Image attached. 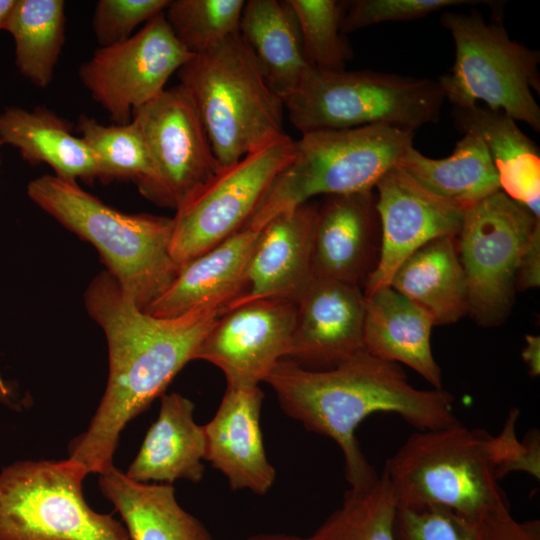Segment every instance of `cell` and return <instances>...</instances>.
I'll return each instance as SVG.
<instances>
[{"mask_svg":"<svg viewBox=\"0 0 540 540\" xmlns=\"http://www.w3.org/2000/svg\"><path fill=\"white\" fill-rule=\"evenodd\" d=\"M239 34L257 59L270 87L284 99L310 67L298 25L287 0H248Z\"/></svg>","mask_w":540,"mask_h":540,"instance_id":"cell-27","label":"cell"},{"mask_svg":"<svg viewBox=\"0 0 540 540\" xmlns=\"http://www.w3.org/2000/svg\"><path fill=\"white\" fill-rule=\"evenodd\" d=\"M422 186L464 211L501 190L498 173L483 140L465 133L453 153L442 159L410 146L398 165Z\"/></svg>","mask_w":540,"mask_h":540,"instance_id":"cell-28","label":"cell"},{"mask_svg":"<svg viewBox=\"0 0 540 540\" xmlns=\"http://www.w3.org/2000/svg\"><path fill=\"white\" fill-rule=\"evenodd\" d=\"M493 438L459 421L410 435L382 471L396 506H442L480 521L510 510L496 474Z\"/></svg>","mask_w":540,"mask_h":540,"instance_id":"cell-4","label":"cell"},{"mask_svg":"<svg viewBox=\"0 0 540 540\" xmlns=\"http://www.w3.org/2000/svg\"><path fill=\"white\" fill-rule=\"evenodd\" d=\"M431 316L390 286L365 297L364 349L382 360L402 363L435 389L442 372L431 349Z\"/></svg>","mask_w":540,"mask_h":540,"instance_id":"cell-21","label":"cell"},{"mask_svg":"<svg viewBox=\"0 0 540 540\" xmlns=\"http://www.w3.org/2000/svg\"><path fill=\"white\" fill-rule=\"evenodd\" d=\"M295 155L287 134L219 169L178 207L170 252L178 268L243 229L277 176Z\"/></svg>","mask_w":540,"mask_h":540,"instance_id":"cell-11","label":"cell"},{"mask_svg":"<svg viewBox=\"0 0 540 540\" xmlns=\"http://www.w3.org/2000/svg\"><path fill=\"white\" fill-rule=\"evenodd\" d=\"M16 0H0V30H4Z\"/></svg>","mask_w":540,"mask_h":540,"instance_id":"cell-42","label":"cell"},{"mask_svg":"<svg viewBox=\"0 0 540 540\" xmlns=\"http://www.w3.org/2000/svg\"><path fill=\"white\" fill-rule=\"evenodd\" d=\"M376 209L380 223L377 264L364 284V296L389 286L402 262L426 243L458 236L464 210L422 186L400 167L377 182Z\"/></svg>","mask_w":540,"mask_h":540,"instance_id":"cell-15","label":"cell"},{"mask_svg":"<svg viewBox=\"0 0 540 540\" xmlns=\"http://www.w3.org/2000/svg\"><path fill=\"white\" fill-rule=\"evenodd\" d=\"M389 286L425 310L434 325H448L468 314V287L457 236L436 238L407 257Z\"/></svg>","mask_w":540,"mask_h":540,"instance_id":"cell-26","label":"cell"},{"mask_svg":"<svg viewBox=\"0 0 540 540\" xmlns=\"http://www.w3.org/2000/svg\"><path fill=\"white\" fill-rule=\"evenodd\" d=\"M540 284V223L532 231L523 250L517 276L516 289L527 290Z\"/></svg>","mask_w":540,"mask_h":540,"instance_id":"cell-39","label":"cell"},{"mask_svg":"<svg viewBox=\"0 0 540 540\" xmlns=\"http://www.w3.org/2000/svg\"><path fill=\"white\" fill-rule=\"evenodd\" d=\"M2 146H3V143L0 140V169H1V148H2Z\"/></svg>","mask_w":540,"mask_h":540,"instance_id":"cell-44","label":"cell"},{"mask_svg":"<svg viewBox=\"0 0 540 540\" xmlns=\"http://www.w3.org/2000/svg\"><path fill=\"white\" fill-rule=\"evenodd\" d=\"M156 175L152 200L177 209L209 182L219 167L199 112L180 84L134 111Z\"/></svg>","mask_w":540,"mask_h":540,"instance_id":"cell-13","label":"cell"},{"mask_svg":"<svg viewBox=\"0 0 540 540\" xmlns=\"http://www.w3.org/2000/svg\"><path fill=\"white\" fill-rule=\"evenodd\" d=\"M484 522L487 540H540V521L519 522L512 517L510 510L495 513Z\"/></svg>","mask_w":540,"mask_h":540,"instance_id":"cell-38","label":"cell"},{"mask_svg":"<svg viewBox=\"0 0 540 540\" xmlns=\"http://www.w3.org/2000/svg\"><path fill=\"white\" fill-rule=\"evenodd\" d=\"M440 20L455 45L453 66L437 80L444 99L454 108L482 102L539 132L540 107L532 94L540 92L539 51L512 40L476 10L446 12Z\"/></svg>","mask_w":540,"mask_h":540,"instance_id":"cell-8","label":"cell"},{"mask_svg":"<svg viewBox=\"0 0 540 540\" xmlns=\"http://www.w3.org/2000/svg\"><path fill=\"white\" fill-rule=\"evenodd\" d=\"M89 316L104 332L109 359L105 392L85 432L69 447L71 459L88 473L113 465L119 436L129 421L162 396L191 360L223 308H197L176 317H155L140 309L106 271L84 292Z\"/></svg>","mask_w":540,"mask_h":540,"instance_id":"cell-1","label":"cell"},{"mask_svg":"<svg viewBox=\"0 0 540 540\" xmlns=\"http://www.w3.org/2000/svg\"><path fill=\"white\" fill-rule=\"evenodd\" d=\"M318 207L309 201L303 203L273 217L259 231L247 267L245 290L227 310L259 299L297 303L314 278Z\"/></svg>","mask_w":540,"mask_h":540,"instance_id":"cell-17","label":"cell"},{"mask_svg":"<svg viewBox=\"0 0 540 540\" xmlns=\"http://www.w3.org/2000/svg\"><path fill=\"white\" fill-rule=\"evenodd\" d=\"M395 540H487L485 522L442 506L397 507Z\"/></svg>","mask_w":540,"mask_h":540,"instance_id":"cell-34","label":"cell"},{"mask_svg":"<svg viewBox=\"0 0 540 540\" xmlns=\"http://www.w3.org/2000/svg\"><path fill=\"white\" fill-rule=\"evenodd\" d=\"M193 55L176 38L163 12L128 39L99 47L78 75L114 124H127Z\"/></svg>","mask_w":540,"mask_h":540,"instance_id":"cell-12","label":"cell"},{"mask_svg":"<svg viewBox=\"0 0 540 540\" xmlns=\"http://www.w3.org/2000/svg\"><path fill=\"white\" fill-rule=\"evenodd\" d=\"M265 382L288 416L338 444L351 489L368 487L379 476L355 436L358 425L368 416L394 413L418 430L458 421L449 392L415 388L398 363L372 356L365 349L327 370H310L285 358Z\"/></svg>","mask_w":540,"mask_h":540,"instance_id":"cell-2","label":"cell"},{"mask_svg":"<svg viewBox=\"0 0 540 540\" xmlns=\"http://www.w3.org/2000/svg\"><path fill=\"white\" fill-rule=\"evenodd\" d=\"M380 223L373 190L329 195L318 207L314 278L361 286L379 257Z\"/></svg>","mask_w":540,"mask_h":540,"instance_id":"cell-18","label":"cell"},{"mask_svg":"<svg viewBox=\"0 0 540 540\" xmlns=\"http://www.w3.org/2000/svg\"><path fill=\"white\" fill-rule=\"evenodd\" d=\"M414 131L373 124L317 130L295 140V155L244 228L260 231L273 217L317 195L373 190L412 146Z\"/></svg>","mask_w":540,"mask_h":540,"instance_id":"cell-6","label":"cell"},{"mask_svg":"<svg viewBox=\"0 0 540 540\" xmlns=\"http://www.w3.org/2000/svg\"><path fill=\"white\" fill-rule=\"evenodd\" d=\"M490 3L471 0H351L345 1L341 24L343 34L371 25L408 21L427 16L435 11L466 4Z\"/></svg>","mask_w":540,"mask_h":540,"instance_id":"cell-35","label":"cell"},{"mask_svg":"<svg viewBox=\"0 0 540 540\" xmlns=\"http://www.w3.org/2000/svg\"><path fill=\"white\" fill-rule=\"evenodd\" d=\"M396 503L382 472L368 487L349 489L342 505L311 535L313 540H395Z\"/></svg>","mask_w":540,"mask_h":540,"instance_id":"cell-31","label":"cell"},{"mask_svg":"<svg viewBox=\"0 0 540 540\" xmlns=\"http://www.w3.org/2000/svg\"><path fill=\"white\" fill-rule=\"evenodd\" d=\"M63 0H16L4 28L15 44V63L23 77L46 88L54 77L65 41Z\"/></svg>","mask_w":540,"mask_h":540,"instance_id":"cell-29","label":"cell"},{"mask_svg":"<svg viewBox=\"0 0 540 540\" xmlns=\"http://www.w3.org/2000/svg\"><path fill=\"white\" fill-rule=\"evenodd\" d=\"M457 128L479 136L498 173L500 189L540 219V154L537 145L499 110L476 104L453 108Z\"/></svg>","mask_w":540,"mask_h":540,"instance_id":"cell-23","label":"cell"},{"mask_svg":"<svg viewBox=\"0 0 540 540\" xmlns=\"http://www.w3.org/2000/svg\"><path fill=\"white\" fill-rule=\"evenodd\" d=\"M79 461H17L0 471V540H130L125 526L94 511Z\"/></svg>","mask_w":540,"mask_h":540,"instance_id":"cell-9","label":"cell"},{"mask_svg":"<svg viewBox=\"0 0 540 540\" xmlns=\"http://www.w3.org/2000/svg\"><path fill=\"white\" fill-rule=\"evenodd\" d=\"M0 140L15 147L31 165L46 164L55 176L93 183L97 166L92 151L72 124L46 107H6L0 113Z\"/></svg>","mask_w":540,"mask_h":540,"instance_id":"cell-24","label":"cell"},{"mask_svg":"<svg viewBox=\"0 0 540 540\" xmlns=\"http://www.w3.org/2000/svg\"><path fill=\"white\" fill-rule=\"evenodd\" d=\"M203 121L219 169L286 134L284 102L239 32L177 71Z\"/></svg>","mask_w":540,"mask_h":540,"instance_id":"cell-5","label":"cell"},{"mask_svg":"<svg viewBox=\"0 0 540 540\" xmlns=\"http://www.w3.org/2000/svg\"><path fill=\"white\" fill-rule=\"evenodd\" d=\"M526 345L522 351V358L529 368L531 376L540 374V337L537 335H526Z\"/></svg>","mask_w":540,"mask_h":540,"instance_id":"cell-40","label":"cell"},{"mask_svg":"<svg viewBox=\"0 0 540 540\" xmlns=\"http://www.w3.org/2000/svg\"><path fill=\"white\" fill-rule=\"evenodd\" d=\"M539 223L501 190L464 211L457 248L467 281L468 314L479 326H498L509 316L520 259Z\"/></svg>","mask_w":540,"mask_h":540,"instance_id":"cell-10","label":"cell"},{"mask_svg":"<svg viewBox=\"0 0 540 540\" xmlns=\"http://www.w3.org/2000/svg\"><path fill=\"white\" fill-rule=\"evenodd\" d=\"M259 231L243 228L178 270L168 288L146 312L176 317L197 308L225 311L244 292L248 263Z\"/></svg>","mask_w":540,"mask_h":540,"instance_id":"cell-20","label":"cell"},{"mask_svg":"<svg viewBox=\"0 0 540 540\" xmlns=\"http://www.w3.org/2000/svg\"><path fill=\"white\" fill-rule=\"evenodd\" d=\"M246 540H313L312 536L309 537H299L295 535L287 534H257L248 537Z\"/></svg>","mask_w":540,"mask_h":540,"instance_id":"cell-41","label":"cell"},{"mask_svg":"<svg viewBox=\"0 0 540 540\" xmlns=\"http://www.w3.org/2000/svg\"><path fill=\"white\" fill-rule=\"evenodd\" d=\"M99 489L122 517L130 540H213L202 522L178 503L167 483H144L112 466Z\"/></svg>","mask_w":540,"mask_h":540,"instance_id":"cell-25","label":"cell"},{"mask_svg":"<svg viewBox=\"0 0 540 540\" xmlns=\"http://www.w3.org/2000/svg\"><path fill=\"white\" fill-rule=\"evenodd\" d=\"M264 394L259 386L228 387L213 418L203 425L205 460L232 490L265 495L276 472L267 459L260 427Z\"/></svg>","mask_w":540,"mask_h":540,"instance_id":"cell-19","label":"cell"},{"mask_svg":"<svg viewBox=\"0 0 540 540\" xmlns=\"http://www.w3.org/2000/svg\"><path fill=\"white\" fill-rule=\"evenodd\" d=\"M76 128L93 153L99 181H132L144 197L153 200L156 175L144 136L134 119L127 124L104 125L83 114Z\"/></svg>","mask_w":540,"mask_h":540,"instance_id":"cell-30","label":"cell"},{"mask_svg":"<svg viewBox=\"0 0 540 540\" xmlns=\"http://www.w3.org/2000/svg\"><path fill=\"white\" fill-rule=\"evenodd\" d=\"M0 400L4 403H10L12 401V390L8 383L4 380L0 372Z\"/></svg>","mask_w":540,"mask_h":540,"instance_id":"cell-43","label":"cell"},{"mask_svg":"<svg viewBox=\"0 0 540 540\" xmlns=\"http://www.w3.org/2000/svg\"><path fill=\"white\" fill-rule=\"evenodd\" d=\"M244 0H171L164 12L179 42L201 53L239 32Z\"/></svg>","mask_w":540,"mask_h":540,"instance_id":"cell-33","label":"cell"},{"mask_svg":"<svg viewBox=\"0 0 540 540\" xmlns=\"http://www.w3.org/2000/svg\"><path fill=\"white\" fill-rule=\"evenodd\" d=\"M443 100L438 82L431 79L310 66L283 102L292 125L303 134L373 124L415 132L438 121Z\"/></svg>","mask_w":540,"mask_h":540,"instance_id":"cell-7","label":"cell"},{"mask_svg":"<svg viewBox=\"0 0 540 540\" xmlns=\"http://www.w3.org/2000/svg\"><path fill=\"white\" fill-rule=\"evenodd\" d=\"M27 195L97 249L106 271L140 309L146 311L176 277L179 268L170 252L172 218L121 212L76 181L55 175L31 180Z\"/></svg>","mask_w":540,"mask_h":540,"instance_id":"cell-3","label":"cell"},{"mask_svg":"<svg viewBox=\"0 0 540 540\" xmlns=\"http://www.w3.org/2000/svg\"><path fill=\"white\" fill-rule=\"evenodd\" d=\"M171 0H99L92 17V30L100 47L122 42L134 29L165 12Z\"/></svg>","mask_w":540,"mask_h":540,"instance_id":"cell-36","label":"cell"},{"mask_svg":"<svg viewBox=\"0 0 540 540\" xmlns=\"http://www.w3.org/2000/svg\"><path fill=\"white\" fill-rule=\"evenodd\" d=\"M296 313V302L275 298L231 308L205 334L194 360L218 367L228 387L258 386L288 358Z\"/></svg>","mask_w":540,"mask_h":540,"instance_id":"cell-14","label":"cell"},{"mask_svg":"<svg viewBox=\"0 0 540 540\" xmlns=\"http://www.w3.org/2000/svg\"><path fill=\"white\" fill-rule=\"evenodd\" d=\"M295 16L309 66L324 71L345 70L352 50L341 32L345 1L287 0Z\"/></svg>","mask_w":540,"mask_h":540,"instance_id":"cell-32","label":"cell"},{"mask_svg":"<svg viewBox=\"0 0 540 540\" xmlns=\"http://www.w3.org/2000/svg\"><path fill=\"white\" fill-rule=\"evenodd\" d=\"M194 404L179 393L163 394L157 420L149 428L126 475L136 481L172 484L203 478L205 435L193 418Z\"/></svg>","mask_w":540,"mask_h":540,"instance_id":"cell-22","label":"cell"},{"mask_svg":"<svg viewBox=\"0 0 540 540\" xmlns=\"http://www.w3.org/2000/svg\"><path fill=\"white\" fill-rule=\"evenodd\" d=\"M519 416L512 408L502 432L493 438L496 474L500 480L512 471H524L540 478V437L537 430H530L523 442L518 441L515 424Z\"/></svg>","mask_w":540,"mask_h":540,"instance_id":"cell-37","label":"cell"},{"mask_svg":"<svg viewBox=\"0 0 540 540\" xmlns=\"http://www.w3.org/2000/svg\"><path fill=\"white\" fill-rule=\"evenodd\" d=\"M364 319L359 286L313 278L297 301L288 359L310 370L336 367L364 350Z\"/></svg>","mask_w":540,"mask_h":540,"instance_id":"cell-16","label":"cell"}]
</instances>
